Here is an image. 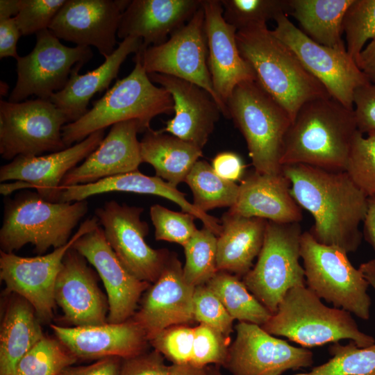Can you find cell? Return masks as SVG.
Returning <instances> with one entry per match:
<instances>
[{"label": "cell", "mask_w": 375, "mask_h": 375, "mask_svg": "<svg viewBox=\"0 0 375 375\" xmlns=\"http://www.w3.org/2000/svg\"><path fill=\"white\" fill-rule=\"evenodd\" d=\"M291 194L313 217L310 233L319 243L337 246L347 253L360 247L368 197L346 171H331L304 165L282 166Z\"/></svg>", "instance_id": "1"}, {"label": "cell", "mask_w": 375, "mask_h": 375, "mask_svg": "<svg viewBox=\"0 0 375 375\" xmlns=\"http://www.w3.org/2000/svg\"><path fill=\"white\" fill-rule=\"evenodd\" d=\"M358 131L353 110L333 97L308 101L288 130L281 165L304 164L346 171Z\"/></svg>", "instance_id": "2"}, {"label": "cell", "mask_w": 375, "mask_h": 375, "mask_svg": "<svg viewBox=\"0 0 375 375\" xmlns=\"http://www.w3.org/2000/svg\"><path fill=\"white\" fill-rule=\"evenodd\" d=\"M236 41L241 56L253 69L256 81L288 112L292 121L308 101L331 97L267 24L238 31Z\"/></svg>", "instance_id": "3"}, {"label": "cell", "mask_w": 375, "mask_h": 375, "mask_svg": "<svg viewBox=\"0 0 375 375\" xmlns=\"http://www.w3.org/2000/svg\"><path fill=\"white\" fill-rule=\"evenodd\" d=\"M133 60L135 67L127 76L117 80L83 117L63 126L62 140L67 148L95 131L126 120H137L143 132L155 117L174 112L170 93L153 85L137 58Z\"/></svg>", "instance_id": "4"}, {"label": "cell", "mask_w": 375, "mask_h": 375, "mask_svg": "<svg viewBox=\"0 0 375 375\" xmlns=\"http://www.w3.org/2000/svg\"><path fill=\"white\" fill-rule=\"evenodd\" d=\"M88 210L86 200L51 202L37 192L25 191L5 203L0 229L1 251L13 253L31 244L38 254L66 244Z\"/></svg>", "instance_id": "5"}, {"label": "cell", "mask_w": 375, "mask_h": 375, "mask_svg": "<svg viewBox=\"0 0 375 375\" xmlns=\"http://www.w3.org/2000/svg\"><path fill=\"white\" fill-rule=\"evenodd\" d=\"M261 327L305 348L342 340H350L359 347L375 343L374 337L359 330L350 312L324 305L306 285L290 289L276 312Z\"/></svg>", "instance_id": "6"}, {"label": "cell", "mask_w": 375, "mask_h": 375, "mask_svg": "<svg viewBox=\"0 0 375 375\" xmlns=\"http://www.w3.org/2000/svg\"><path fill=\"white\" fill-rule=\"evenodd\" d=\"M226 106L245 139L254 170L281 173L284 140L292 122L288 112L256 81L238 85Z\"/></svg>", "instance_id": "7"}, {"label": "cell", "mask_w": 375, "mask_h": 375, "mask_svg": "<svg viewBox=\"0 0 375 375\" xmlns=\"http://www.w3.org/2000/svg\"><path fill=\"white\" fill-rule=\"evenodd\" d=\"M300 253L309 290L335 308L364 320L369 319V284L359 268L351 263L345 251L321 244L306 231L301 235Z\"/></svg>", "instance_id": "8"}, {"label": "cell", "mask_w": 375, "mask_h": 375, "mask_svg": "<svg viewBox=\"0 0 375 375\" xmlns=\"http://www.w3.org/2000/svg\"><path fill=\"white\" fill-rule=\"evenodd\" d=\"M301 235L299 223L267 221L256 263L243 276L250 292L272 314L290 289L306 285L299 262Z\"/></svg>", "instance_id": "9"}, {"label": "cell", "mask_w": 375, "mask_h": 375, "mask_svg": "<svg viewBox=\"0 0 375 375\" xmlns=\"http://www.w3.org/2000/svg\"><path fill=\"white\" fill-rule=\"evenodd\" d=\"M69 123L65 114L50 99L13 103L0 101V154L12 160L38 156L66 148L62 130Z\"/></svg>", "instance_id": "10"}, {"label": "cell", "mask_w": 375, "mask_h": 375, "mask_svg": "<svg viewBox=\"0 0 375 375\" xmlns=\"http://www.w3.org/2000/svg\"><path fill=\"white\" fill-rule=\"evenodd\" d=\"M202 4V3H201ZM147 74L174 76L207 90L229 119L226 106L216 94L208 68V49L201 7L164 43L142 49L134 56Z\"/></svg>", "instance_id": "11"}, {"label": "cell", "mask_w": 375, "mask_h": 375, "mask_svg": "<svg viewBox=\"0 0 375 375\" xmlns=\"http://www.w3.org/2000/svg\"><path fill=\"white\" fill-rule=\"evenodd\" d=\"M274 21L276 25L272 30L273 35L295 53L331 97L353 110L355 90L369 81L347 51L315 42L294 25L286 14L278 15Z\"/></svg>", "instance_id": "12"}, {"label": "cell", "mask_w": 375, "mask_h": 375, "mask_svg": "<svg viewBox=\"0 0 375 375\" xmlns=\"http://www.w3.org/2000/svg\"><path fill=\"white\" fill-rule=\"evenodd\" d=\"M90 47L62 44L49 29L36 33V44L17 60V83L8 101L22 102L31 95L50 99L67 83L73 68L92 57Z\"/></svg>", "instance_id": "13"}, {"label": "cell", "mask_w": 375, "mask_h": 375, "mask_svg": "<svg viewBox=\"0 0 375 375\" xmlns=\"http://www.w3.org/2000/svg\"><path fill=\"white\" fill-rule=\"evenodd\" d=\"M99 226L95 215L87 219L66 244L49 253L22 257L1 251L0 278L6 290L26 300L40 320L49 322L56 305V281L65 253L80 237Z\"/></svg>", "instance_id": "14"}, {"label": "cell", "mask_w": 375, "mask_h": 375, "mask_svg": "<svg viewBox=\"0 0 375 375\" xmlns=\"http://www.w3.org/2000/svg\"><path fill=\"white\" fill-rule=\"evenodd\" d=\"M144 208L106 201L95 216L105 238L125 268L140 281L154 283L170 256L165 249H154L145 241L149 226L141 219Z\"/></svg>", "instance_id": "15"}, {"label": "cell", "mask_w": 375, "mask_h": 375, "mask_svg": "<svg viewBox=\"0 0 375 375\" xmlns=\"http://www.w3.org/2000/svg\"><path fill=\"white\" fill-rule=\"evenodd\" d=\"M225 367L232 375H281L312 365L313 353L276 338L260 326L239 322Z\"/></svg>", "instance_id": "16"}, {"label": "cell", "mask_w": 375, "mask_h": 375, "mask_svg": "<svg viewBox=\"0 0 375 375\" xmlns=\"http://www.w3.org/2000/svg\"><path fill=\"white\" fill-rule=\"evenodd\" d=\"M129 0H67L49 30L58 39L94 47L106 58L115 50L122 15Z\"/></svg>", "instance_id": "17"}, {"label": "cell", "mask_w": 375, "mask_h": 375, "mask_svg": "<svg viewBox=\"0 0 375 375\" xmlns=\"http://www.w3.org/2000/svg\"><path fill=\"white\" fill-rule=\"evenodd\" d=\"M72 248L97 270L107 293L108 323H122L133 317L142 294L151 283L130 273L108 243L99 226L80 237Z\"/></svg>", "instance_id": "18"}, {"label": "cell", "mask_w": 375, "mask_h": 375, "mask_svg": "<svg viewBox=\"0 0 375 375\" xmlns=\"http://www.w3.org/2000/svg\"><path fill=\"white\" fill-rule=\"evenodd\" d=\"M104 134L105 129L95 131L60 151L38 156H19L1 167L0 181H15V191L35 188L46 200L56 202L65 176L98 147Z\"/></svg>", "instance_id": "19"}, {"label": "cell", "mask_w": 375, "mask_h": 375, "mask_svg": "<svg viewBox=\"0 0 375 375\" xmlns=\"http://www.w3.org/2000/svg\"><path fill=\"white\" fill-rule=\"evenodd\" d=\"M194 287L186 282L178 259L170 255L159 278L146 290L132 319L150 341L164 329L194 319Z\"/></svg>", "instance_id": "20"}, {"label": "cell", "mask_w": 375, "mask_h": 375, "mask_svg": "<svg viewBox=\"0 0 375 375\" xmlns=\"http://www.w3.org/2000/svg\"><path fill=\"white\" fill-rule=\"evenodd\" d=\"M87 260L72 247L65 253L54 288L56 304L75 327L106 324L108 299L99 289Z\"/></svg>", "instance_id": "21"}, {"label": "cell", "mask_w": 375, "mask_h": 375, "mask_svg": "<svg viewBox=\"0 0 375 375\" xmlns=\"http://www.w3.org/2000/svg\"><path fill=\"white\" fill-rule=\"evenodd\" d=\"M148 76L167 90L173 99L174 116L160 131L203 149L222 115L212 95L189 81L162 74Z\"/></svg>", "instance_id": "22"}, {"label": "cell", "mask_w": 375, "mask_h": 375, "mask_svg": "<svg viewBox=\"0 0 375 375\" xmlns=\"http://www.w3.org/2000/svg\"><path fill=\"white\" fill-rule=\"evenodd\" d=\"M207 37L208 64L214 90L226 106L235 88L256 81L251 66L241 56L236 41L237 29L226 22L220 0H202ZM227 107V106H226Z\"/></svg>", "instance_id": "23"}, {"label": "cell", "mask_w": 375, "mask_h": 375, "mask_svg": "<svg viewBox=\"0 0 375 375\" xmlns=\"http://www.w3.org/2000/svg\"><path fill=\"white\" fill-rule=\"evenodd\" d=\"M141 132L135 119L112 125L98 147L65 176L60 189L138 170L142 161L137 135Z\"/></svg>", "instance_id": "24"}, {"label": "cell", "mask_w": 375, "mask_h": 375, "mask_svg": "<svg viewBox=\"0 0 375 375\" xmlns=\"http://www.w3.org/2000/svg\"><path fill=\"white\" fill-rule=\"evenodd\" d=\"M51 328L57 339L81 359L133 357L145 351L149 341L132 318L122 323L78 327L51 324Z\"/></svg>", "instance_id": "25"}, {"label": "cell", "mask_w": 375, "mask_h": 375, "mask_svg": "<svg viewBox=\"0 0 375 375\" xmlns=\"http://www.w3.org/2000/svg\"><path fill=\"white\" fill-rule=\"evenodd\" d=\"M202 0H133L123 12L117 36L138 38L142 49L165 42L201 7Z\"/></svg>", "instance_id": "26"}, {"label": "cell", "mask_w": 375, "mask_h": 375, "mask_svg": "<svg viewBox=\"0 0 375 375\" xmlns=\"http://www.w3.org/2000/svg\"><path fill=\"white\" fill-rule=\"evenodd\" d=\"M301 208L283 172L266 174L254 170L243 177L237 200L228 211L243 217L288 224L301 221Z\"/></svg>", "instance_id": "27"}, {"label": "cell", "mask_w": 375, "mask_h": 375, "mask_svg": "<svg viewBox=\"0 0 375 375\" xmlns=\"http://www.w3.org/2000/svg\"><path fill=\"white\" fill-rule=\"evenodd\" d=\"M112 192H132L161 197L176 203L182 211L199 219L203 226L217 236L222 232L219 219L198 210L189 202L185 194L163 179L145 175L138 170L101 179L95 183L65 187L60 189L56 202H75L86 200L96 194Z\"/></svg>", "instance_id": "28"}, {"label": "cell", "mask_w": 375, "mask_h": 375, "mask_svg": "<svg viewBox=\"0 0 375 375\" xmlns=\"http://www.w3.org/2000/svg\"><path fill=\"white\" fill-rule=\"evenodd\" d=\"M142 49L140 38L129 37L124 39L97 68L79 74L83 64L76 65L65 88L54 93L51 101L65 114L69 123L76 122L88 111V106L92 97L106 90L117 76L120 67L128 56L136 53Z\"/></svg>", "instance_id": "29"}, {"label": "cell", "mask_w": 375, "mask_h": 375, "mask_svg": "<svg viewBox=\"0 0 375 375\" xmlns=\"http://www.w3.org/2000/svg\"><path fill=\"white\" fill-rule=\"evenodd\" d=\"M220 222L222 229L217 242L218 270L244 276L253 267L261 250L267 220L227 211Z\"/></svg>", "instance_id": "30"}, {"label": "cell", "mask_w": 375, "mask_h": 375, "mask_svg": "<svg viewBox=\"0 0 375 375\" xmlns=\"http://www.w3.org/2000/svg\"><path fill=\"white\" fill-rule=\"evenodd\" d=\"M6 306L0 331V375H15L24 356L44 337L33 306L15 294Z\"/></svg>", "instance_id": "31"}, {"label": "cell", "mask_w": 375, "mask_h": 375, "mask_svg": "<svg viewBox=\"0 0 375 375\" xmlns=\"http://www.w3.org/2000/svg\"><path fill=\"white\" fill-rule=\"evenodd\" d=\"M142 162L150 164L156 176L172 186L185 182L202 149L178 137L149 128L140 141Z\"/></svg>", "instance_id": "32"}, {"label": "cell", "mask_w": 375, "mask_h": 375, "mask_svg": "<svg viewBox=\"0 0 375 375\" xmlns=\"http://www.w3.org/2000/svg\"><path fill=\"white\" fill-rule=\"evenodd\" d=\"M353 0H288V15L315 42L347 51L342 38L344 15Z\"/></svg>", "instance_id": "33"}, {"label": "cell", "mask_w": 375, "mask_h": 375, "mask_svg": "<svg viewBox=\"0 0 375 375\" xmlns=\"http://www.w3.org/2000/svg\"><path fill=\"white\" fill-rule=\"evenodd\" d=\"M206 285L216 294L234 320L262 326L272 315L236 275L218 271Z\"/></svg>", "instance_id": "34"}, {"label": "cell", "mask_w": 375, "mask_h": 375, "mask_svg": "<svg viewBox=\"0 0 375 375\" xmlns=\"http://www.w3.org/2000/svg\"><path fill=\"white\" fill-rule=\"evenodd\" d=\"M193 195V205L199 210L222 207L231 208L235 203L239 185L219 176L206 161L199 160L185 181Z\"/></svg>", "instance_id": "35"}, {"label": "cell", "mask_w": 375, "mask_h": 375, "mask_svg": "<svg viewBox=\"0 0 375 375\" xmlns=\"http://www.w3.org/2000/svg\"><path fill=\"white\" fill-rule=\"evenodd\" d=\"M217 242V236L203 226L183 246L185 257L183 276L192 286L206 285L219 271Z\"/></svg>", "instance_id": "36"}, {"label": "cell", "mask_w": 375, "mask_h": 375, "mask_svg": "<svg viewBox=\"0 0 375 375\" xmlns=\"http://www.w3.org/2000/svg\"><path fill=\"white\" fill-rule=\"evenodd\" d=\"M327 362L306 373L293 375H375V343L359 347L350 340L347 344L333 343Z\"/></svg>", "instance_id": "37"}, {"label": "cell", "mask_w": 375, "mask_h": 375, "mask_svg": "<svg viewBox=\"0 0 375 375\" xmlns=\"http://www.w3.org/2000/svg\"><path fill=\"white\" fill-rule=\"evenodd\" d=\"M77 359L58 339L44 336L20 360L15 375H60Z\"/></svg>", "instance_id": "38"}, {"label": "cell", "mask_w": 375, "mask_h": 375, "mask_svg": "<svg viewBox=\"0 0 375 375\" xmlns=\"http://www.w3.org/2000/svg\"><path fill=\"white\" fill-rule=\"evenodd\" d=\"M223 17L237 31L267 24L288 12V0H220Z\"/></svg>", "instance_id": "39"}, {"label": "cell", "mask_w": 375, "mask_h": 375, "mask_svg": "<svg viewBox=\"0 0 375 375\" xmlns=\"http://www.w3.org/2000/svg\"><path fill=\"white\" fill-rule=\"evenodd\" d=\"M348 54L357 62L366 43L375 38V0H353L342 23Z\"/></svg>", "instance_id": "40"}, {"label": "cell", "mask_w": 375, "mask_h": 375, "mask_svg": "<svg viewBox=\"0 0 375 375\" xmlns=\"http://www.w3.org/2000/svg\"><path fill=\"white\" fill-rule=\"evenodd\" d=\"M346 172L368 197H375V131L357 132Z\"/></svg>", "instance_id": "41"}, {"label": "cell", "mask_w": 375, "mask_h": 375, "mask_svg": "<svg viewBox=\"0 0 375 375\" xmlns=\"http://www.w3.org/2000/svg\"><path fill=\"white\" fill-rule=\"evenodd\" d=\"M150 217L156 240L177 243L183 247L198 230L194 216L183 211L175 212L159 204L151 206Z\"/></svg>", "instance_id": "42"}, {"label": "cell", "mask_w": 375, "mask_h": 375, "mask_svg": "<svg viewBox=\"0 0 375 375\" xmlns=\"http://www.w3.org/2000/svg\"><path fill=\"white\" fill-rule=\"evenodd\" d=\"M229 338L203 324L194 328V342L190 364L206 367L208 365L224 366L229 349Z\"/></svg>", "instance_id": "43"}, {"label": "cell", "mask_w": 375, "mask_h": 375, "mask_svg": "<svg viewBox=\"0 0 375 375\" xmlns=\"http://www.w3.org/2000/svg\"><path fill=\"white\" fill-rule=\"evenodd\" d=\"M194 319L208 325L229 338L234 319L216 294L206 285L195 287L193 295Z\"/></svg>", "instance_id": "44"}, {"label": "cell", "mask_w": 375, "mask_h": 375, "mask_svg": "<svg viewBox=\"0 0 375 375\" xmlns=\"http://www.w3.org/2000/svg\"><path fill=\"white\" fill-rule=\"evenodd\" d=\"M149 342L155 350L172 364L190 363L192 354L194 328L186 324L173 326L160 332Z\"/></svg>", "instance_id": "45"}, {"label": "cell", "mask_w": 375, "mask_h": 375, "mask_svg": "<svg viewBox=\"0 0 375 375\" xmlns=\"http://www.w3.org/2000/svg\"><path fill=\"white\" fill-rule=\"evenodd\" d=\"M65 0H22V8L15 17L22 35L49 29Z\"/></svg>", "instance_id": "46"}, {"label": "cell", "mask_w": 375, "mask_h": 375, "mask_svg": "<svg viewBox=\"0 0 375 375\" xmlns=\"http://www.w3.org/2000/svg\"><path fill=\"white\" fill-rule=\"evenodd\" d=\"M353 104L358 131L362 134L375 131V84L369 82L358 87Z\"/></svg>", "instance_id": "47"}, {"label": "cell", "mask_w": 375, "mask_h": 375, "mask_svg": "<svg viewBox=\"0 0 375 375\" xmlns=\"http://www.w3.org/2000/svg\"><path fill=\"white\" fill-rule=\"evenodd\" d=\"M170 366L156 350L122 359L119 375H169Z\"/></svg>", "instance_id": "48"}, {"label": "cell", "mask_w": 375, "mask_h": 375, "mask_svg": "<svg viewBox=\"0 0 375 375\" xmlns=\"http://www.w3.org/2000/svg\"><path fill=\"white\" fill-rule=\"evenodd\" d=\"M211 166L221 178L235 182L244 177L245 169L242 158L232 151L217 153L212 160Z\"/></svg>", "instance_id": "49"}, {"label": "cell", "mask_w": 375, "mask_h": 375, "mask_svg": "<svg viewBox=\"0 0 375 375\" xmlns=\"http://www.w3.org/2000/svg\"><path fill=\"white\" fill-rule=\"evenodd\" d=\"M122 358L107 357L85 366H69L60 375H119Z\"/></svg>", "instance_id": "50"}, {"label": "cell", "mask_w": 375, "mask_h": 375, "mask_svg": "<svg viewBox=\"0 0 375 375\" xmlns=\"http://www.w3.org/2000/svg\"><path fill=\"white\" fill-rule=\"evenodd\" d=\"M22 35L15 17L0 20V58L20 56L17 51V43Z\"/></svg>", "instance_id": "51"}, {"label": "cell", "mask_w": 375, "mask_h": 375, "mask_svg": "<svg viewBox=\"0 0 375 375\" xmlns=\"http://www.w3.org/2000/svg\"><path fill=\"white\" fill-rule=\"evenodd\" d=\"M364 224L365 240L375 251V197H368V207Z\"/></svg>", "instance_id": "52"}, {"label": "cell", "mask_w": 375, "mask_h": 375, "mask_svg": "<svg viewBox=\"0 0 375 375\" xmlns=\"http://www.w3.org/2000/svg\"><path fill=\"white\" fill-rule=\"evenodd\" d=\"M169 375H208L207 367H199L190 363L172 364Z\"/></svg>", "instance_id": "53"}, {"label": "cell", "mask_w": 375, "mask_h": 375, "mask_svg": "<svg viewBox=\"0 0 375 375\" xmlns=\"http://www.w3.org/2000/svg\"><path fill=\"white\" fill-rule=\"evenodd\" d=\"M22 0H1L0 20L15 17L20 11Z\"/></svg>", "instance_id": "54"}, {"label": "cell", "mask_w": 375, "mask_h": 375, "mask_svg": "<svg viewBox=\"0 0 375 375\" xmlns=\"http://www.w3.org/2000/svg\"><path fill=\"white\" fill-rule=\"evenodd\" d=\"M375 58V38L370 41L360 53L357 65L361 69L362 67L368 62Z\"/></svg>", "instance_id": "55"}, {"label": "cell", "mask_w": 375, "mask_h": 375, "mask_svg": "<svg viewBox=\"0 0 375 375\" xmlns=\"http://www.w3.org/2000/svg\"><path fill=\"white\" fill-rule=\"evenodd\" d=\"M358 268L364 274L369 285L375 290V259L362 263Z\"/></svg>", "instance_id": "56"}, {"label": "cell", "mask_w": 375, "mask_h": 375, "mask_svg": "<svg viewBox=\"0 0 375 375\" xmlns=\"http://www.w3.org/2000/svg\"><path fill=\"white\" fill-rule=\"evenodd\" d=\"M371 83L375 84V58L366 63L361 69Z\"/></svg>", "instance_id": "57"}, {"label": "cell", "mask_w": 375, "mask_h": 375, "mask_svg": "<svg viewBox=\"0 0 375 375\" xmlns=\"http://www.w3.org/2000/svg\"><path fill=\"white\" fill-rule=\"evenodd\" d=\"M208 375H223L218 366L207 367Z\"/></svg>", "instance_id": "58"}]
</instances>
